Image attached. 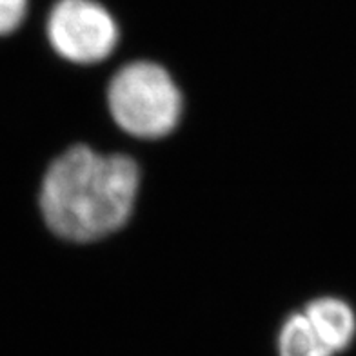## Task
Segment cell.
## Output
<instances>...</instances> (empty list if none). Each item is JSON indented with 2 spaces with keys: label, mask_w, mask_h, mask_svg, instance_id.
<instances>
[{
  "label": "cell",
  "mask_w": 356,
  "mask_h": 356,
  "mask_svg": "<svg viewBox=\"0 0 356 356\" xmlns=\"http://www.w3.org/2000/svg\"><path fill=\"white\" fill-rule=\"evenodd\" d=\"M314 333L334 356L347 351L356 338V313L338 296H318L302 309Z\"/></svg>",
  "instance_id": "4"
},
{
  "label": "cell",
  "mask_w": 356,
  "mask_h": 356,
  "mask_svg": "<svg viewBox=\"0 0 356 356\" xmlns=\"http://www.w3.org/2000/svg\"><path fill=\"white\" fill-rule=\"evenodd\" d=\"M28 0H0V37L13 33L26 19Z\"/></svg>",
  "instance_id": "6"
},
{
  "label": "cell",
  "mask_w": 356,
  "mask_h": 356,
  "mask_svg": "<svg viewBox=\"0 0 356 356\" xmlns=\"http://www.w3.org/2000/svg\"><path fill=\"white\" fill-rule=\"evenodd\" d=\"M46 33L56 55L82 66L106 60L120 38L115 17L97 0H56Z\"/></svg>",
  "instance_id": "3"
},
{
  "label": "cell",
  "mask_w": 356,
  "mask_h": 356,
  "mask_svg": "<svg viewBox=\"0 0 356 356\" xmlns=\"http://www.w3.org/2000/svg\"><path fill=\"white\" fill-rule=\"evenodd\" d=\"M140 169L131 156L73 145L53 160L40 186V213L58 238L95 242L122 229L135 211Z\"/></svg>",
  "instance_id": "1"
},
{
  "label": "cell",
  "mask_w": 356,
  "mask_h": 356,
  "mask_svg": "<svg viewBox=\"0 0 356 356\" xmlns=\"http://www.w3.org/2000/svg\"><path fill=\"white\" fill-rule=\"evenodd\" d=\"M106 97L113 122L135 138H164L182 118V91L156 62L135 60L120 67Z\"/></svg>",
  "instance_id": "2"
},
{
  "label": "cell",
  "mask_w": 356,
  "mask_h": 356,
  "mask_svg": "<svg viewBox=\"0 0 356 356\" xmlns=\"http://www.w3.org/2000/svg\"><path fill=\"white\" fill-rule=\"evenodd\" d=\"M278 356H334L314 333L302 311L291 313L277 337Z\"/></svg>",
  "instance_id": "5"
}]
</instances>
